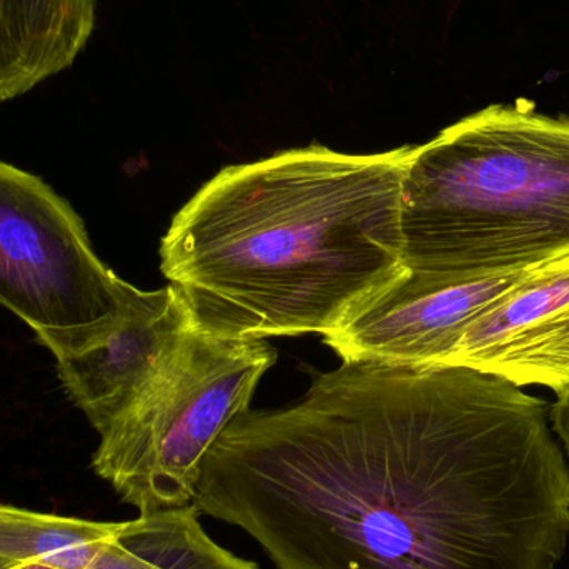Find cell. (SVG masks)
<instances>
[{"label": "cell", "instance_id": "obj_1", "mask_svg": "<svg viewBox=\"0 0 569 569\" xmlns=\"http://www.w3.org/2000/svg\"><path fill=\"white\" fill-rule=\"evenodd\" d=\"M548 411L470 368L343 361L237 417L193 505L279 569H557L569 467Z\"/></svg>", "mask_w": 569, "mask_h": 569}, {"label": "cell", "instance_id": "obj_2", "mask_svg": "<svg viewBox=\"0 0 569 569\" xmlns=\"http://www.w3.org/2000/svg\"><path fill=\"white\" fill-rule=\"evenodd\" d=\"M413 147L287 150L217 173L160 247L197 330L327 335L405 270L401 189Z\"/></svg>", "mask_w": 569, "mask_h": 569}, {"label": "cell", "instance_id": "obj_3", "mask_svg": "<svg viewBox=\"0 0 569 569\" xmlns=\"http://www.w3.org/2000/svg\"><path fill=\"white\" fill-rule=\"evenodd\" d=\"M403 266L461 282L569 253V119L491 106L411 149Z\"/></svg>", "mask_w": 569, "mask_h": 569}, {"label": "cell", "instance_id": "obj_4", "mask_svg": "<svg viewBox=\"0 0 569 569\" xmlns=\"http://www.w3.org/2000/svg\"><path fill=\"white\" fill-rule=\"evenodd\" d=\"M276 360L263 338L193 328L159 383L100 431L92 470L139 515L190 507L207 455Z\"/></svg>", "mask_w": 569, "mask_h": 569}, {"label": "cell", "instance_id": "obj_5", "mask_svg": "<svg viewBox=\"0 0 569 569\" xmlns=\"http://www.w3.org/2000/svg\"><path fill=\"white\" fill-rule=\"evenodd\" d=\"M122 284L72 206L0 160V305L33 331L87 327L119 313Z\"/></svg>", "mask_w": 569, "mask_h": 569}, {"label": "cell", "instance_id": "obj_6", "mask_svg": "<svg viewBox=\"0 0 569 569\" xmlns=\"http://www.w3.org/2000/svg\"><path fill=\"white\" fill-rule=\"evenodd\" d=\"M193 328L176 284L142 291L123 282L116 317L36 337L56 357L67 397L100 433L159 383Z\"/></svg>", "mask_w": 569, "mask_h": 569}, {"label": "cell", "instance_id": "obj_7", "mask_svg": "<svg viewBox=\"0 0 569 569\" xmlns=\"http://www.w3.org/2000/svg\"><path fill=\"white\" fill-rule=\"evenodd\" d=\"M535 267L461 282L405 269L323 335L325 343L343 361L440 367L465 330Z\"/></svg>", "mask_w": 569, "mask_h": 569}, {"label": "cell", "instance_id": "obj_8", "mask_svg": "<svg viewBox=\"0 0 569 569\" xmlns=\"http://www.w3.org/2000/svg\"><path fill=\"white\" fill-rule=\"evenodd\" d=\"M440 367L569 390V253L540 263L461 335Z\"/></svg>", "mask_w": 569, "mask_h": 569}, {"label": "cell", "instance_id": "obj_9", "mask_svg": "<svg viewBox=\"0 0 569 569\" xmlns=\"http://www.w3.org/2000/svg\"><path fill=\"white\" fill-rule=\"evenodd\" d=\"M93 26L96 0H0V102L69 69Z\"/></svg>", "mask_w": 569, "mask_h": 569}, {"label": "cell", "instance_id": "obj_10", "mask_svg": "<svg viewBox=\"0 0 569 569\" xmlns=\"http://www.w3.org/2000/svg\"><path fill=\"white\" fill-rule=\"evenodd\" d=\"M200 515L190 505L123 521L89 569H260L213 541Z\"/></svg>", "mask_w": 569, "mask_h": 569}, {"label": "cell", "instance_id": "obj_11", "mask_svg": "<svg viewBox=\"0 0 569 569\" xmlns=\"http://www.w3.org/2000/svg\"><path fill=\"white\" fill-rule=\"evenodd\" d=\"M123 523L40 513L0 503V561L89 569L97 553L122 531Z\"/></svg>", "mask_w": 569, "mask_h": 569}, {"label": "cell", "instance_id": "obj_12", "mask_svg": "<svg viewBox=\"0 0 569 569\" xmlns=\"http://www.w3.org/2000/svg\"><path fill=\"white\" fill-rule=\"evenodd\" d=\"M548 415H550L551 430L560 438L561 445H563L569 458V390L567 393L558 397Z\"/></svg>", "mask_w": 569, "mask_h": 569}, {"label": "cell", "instance_id": "obj_13", "mask_svg": "<svg viewBox=\"0 0 569 569\" xmlns=\"http://www.w3.org/2000/svg\"><path fill=\"white\" fill-rule=\"evenodd\" d=\"M6 569H59L56 567H50V565L46 563H36V561H29V563H12L9 565Z\"/></svg>", "mask_w": 569, "mask_h": 569}, {"label": "cell", "instance_id": "obj_14", "mask_svg": "<svg viewBox=\"0 0 569 569\" xmlns=\"http://www.w3.org/2000/svg\"><path fill=\"white\" fill-rule=\"evenodd\" d=\"M9 565L12 563H3V561H0V569H6L7 567H9Z\"/></svg>", "mask_w": 569, "mask_h": 569}]
</instances>
